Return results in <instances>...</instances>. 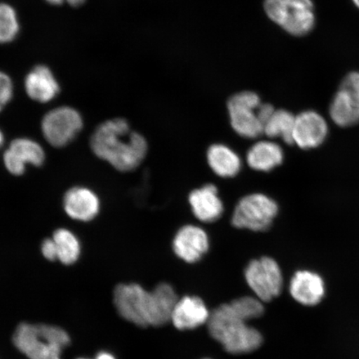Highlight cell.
<instances>
[{
	"label": "cell",
	"instance_id": "1",
	"mask_svg": "<svg viewBox=\"0 0 359 359\" xmlns=\"http://www.w3.org/2000/svg\"><path fill=\"white\" fill-rule=\"evenodd\" d=\"M90 148L98 159L118 172H128L140 165L147 154L146 138L133 131L127 120H107L94 130Z\"/></svg>",
	"mask_w": 359,
	"mask_h": 359
},
{
	"label": "cell",
	"instance_id": "2",
	"mask_svg": "<svg viewBox=\"0 0 359 359\" xmlns=\"http://www.w3.org/2000/svg\"><path fill=\"white\" fill-rule=\"evenodd\" d=\"M177 302L176 292L167 283L157 285L151 292L137 284H121L114 293V302L120 316L139 327L168 324Z\"/></svg>",
	"mask_w": 359,
	"mask_h": 359
},
{
	"label": "cell",
	"instance_id": "3",
	"mask_svg": "<svg viewBox=\"0 0 359 359\" xmlns=\"http://www.w3.org/2000/svg\"><path fill=\"white\" fill-rule=\"evenodd\" d=\"M208 325L210 334L228 353H248L262 346L260 332L238 317L230 304H222L210 313Z\"/></svg>",
	"mask_w": 359,
	"mask_h": 359
},
{
	"label": "cell",
	"instance_id": "4",
	"mask_svg": "<svg viewBox=\"0 0 359 359\" xmlns=\"http://www.w3.org/2000/svg\"><path fill=\"white\" fill-rule=\"evenodd\" d=\"M13 342L29 359H60L70 338L60 327L22 323L17 327Z\"/></svg>",
	"mask_w": 359,
	"mask_h": 359
},
{
	"label": "cell",
	"instance_id": "5",
	"mask_svg": "<svg viewBox=\"0 0 359 359\" xmlns=\"http://www.w3.org/2000/svg\"><path fill=\"white\" fill-rule=\"evenodd\" d=\"M264 8L269 20L298 37L311 33L316 25L312 0H264Z\"/></svg>",
	"mask_w": 359,
	"mask_h": 359
},
{
	"label": "cell",
	"instance_id": "6",
	"mask_svg": "<svg viewBox=\"0 0 359 359\" xmlns=\"http://www.w3.org/2000/svg\"><path fill=\"white\" fill-rule=\"evenodd\" d=\"M279 212L275 200L262 193L247 195L238 202L231 222L238 229L253 231L268 230Z\"/></svg>",
	"mask_w": 359,
	"mask_h": 359
},
{
	"label": "cell",
	"instance_id": "7",
	"mask_svg": "<svg viewBox=\"0 0 359 359\" xmlns=\"http://www.w3.org/2000/svg\"><path fill=\"white\" fill-rule=\"evenodd\" d=\"M80 112L69 106H61L48 111L41 121L43 137L53 147L62 148L71 144L83 128Z\"/></svg>",
	"mask_w": 359,
	"mask_h": 359
},
{
	"label": "cell",
	"instance_id": "8",
	"mask_svg": "<svg viewBox=\"0 0 359 359\" xmlns=\"http://www.w3.org/2000/svg\"><path fill=\"white\" fill-rule=\"evenodd\" d=\"M262 104L258 94L241 92L233 95L227 102L231 128L241 137L257 138L263 133V124L258 109Z\"/></svg>",
	"mask_w": 359,
	"mask_h": 359
},
{
	"label": "cell",
	"instance_id": "9",
	"mask_svg": "<svg viewBox=\"0 0 359 359\" xmlns=\"http://www.w3.org/2000/svg\"><path fill=\"white\" fill-rule=\"evenodd\" d=\"M245 278L251 290L263 302L278 297L283 289V276L275 259L262 257L251 260L246 266Z\"/></svg>",
	"mask_w": 359,
	"mask_h": 359
},
{
	"label": "cell",
	"instance_id": "10",
	"mask_svg": "<svg viewBox=\"0 0 359 359\" xmlns=\"http://www.w3.org/2000/svg\"><path fill=\"white\" fill-rule=\"evenodd\" d=\"M332 120L339 127L359 123V73L352 72L339 85L330 107Z\"/></svg>",
	"mask_w": 359,
	"mask_h": 359
},
{
	"label": "cell",
	"instance_id": "11",
	"mask_svg": "<svg viewBox=\"0 0 359 359\" xmlns=\"http://www.w3.org/2000/svg\"><path fill=\"white\" fill-rule=\"evenodd\" d=\"M46 161L43 147L37 141L29 137L13 139L4 152V168L13 176L20 177L26 172L27 165L42 167Z\"/></svg>",
	"mask_w": 359,
	"mask_h": 359
},
{
	"label": "cell",
	"instance_id": "12",
	"mask_svg": "<svg viewBox=\"0 0 359 359\" xmlns=\"http://www.w3.org/2000/svg\"><path fill=\"white\" fill-rule=\"evenodd\" d=\"M100 196L91 188L78 186L71 187L62 198L65 212L74 221L88 223L93 222L101 212Z\"/></svg>",
	"mask_w": 359,
	"mask_h": 359
},
{
	"label": "cell",
	"instance_id": "13",
	"mask_svg": "<svg viewBox=\"0 0 359 359\" xmlns=\"http://www.w3.org/2000/svg\"><path fill=\"white\" fill-rule=\"evenodd\" d=\"M209 247L208 233L193 224H187L179 229L172 242L175 255L189 264L199 262L208 253Z\"/></svg>",
	"mask_w": 359,
	"mask_h": 359
},
{
	"label": "cell",
	"instance_id": "14",
	"mask_svg": "<svg viewBox=\"0 0 359 359\" xmlns=\"http://www.w3.org/2000/svg\"><path fill=\"white\" fill-rule=\"evenodd\" d=\"M327 135L326 121L314 111H305L295 116L293 133L294 144L302 149L320 146Z\"/></svg>",
	"mask_w": 359,
	"mask_h": 359
},
{
	"label": "cell",
	"instance_id": "15",
	"mask_svg": "<svg viewBox=\"0 0 359 359\" xmlns=\"http://www.w3.org/2000/svg\"><path fill=\"white\" fill-rule=\"evenodd\" d=\"M290 293L300 304L304 306H316L325 297V281L317 273L299 271L292 277Z\"/></svg>",
	"mask_w": 359,
	"mask_h": 359
},
{
	"label": "cell",
	"instance_id": "16",
	"mask_svg": "<svg viewBox=\"0 0 359 359\" xmlns=\"http://www.w3.org/2000/svg\"><path fill=\"white\" fill-rule=\"evenodd\" d=\"M25 88L30 100L39 103L52 102L60 93L55 74L47 66L39 65L27 74Z\"/></svg>",
	"mask_w": 359,
	"mask_h": 359
},
{
	"label": "cell",
	"instance_id": "17",
	"mask_svg": "<svg viewBox=\"0 0 359 359\" xmlns=\"http://www.w3.org/2000/svg\"><path fill=\"white\" fill-rule=\"evenodd\" d=\"M210 313L203 300L196 296L178 299L170 321L179 330H191L208 324Z\"/></svg>",
	"mask_w": 359,
	"mask_h": 359
},
{
	"label": "cell",
	"instance_id": "18",
	"mask_svg": "<svg viewBox=\"0 0 359 359\" xmlns=\"http://www.w3.org/2000/svg\"><path fill=\"white\" fill-rule=\"evenodd\" d=\"M193 214L205 223L217 221L224 212V205L217 187L208 184L192 191L188 197Z\"/></svg>",
	"mask_w": 359,
	"mask_h": 359
},
{
	"label": "cell",
	"instance_id": "19",
	"mask_svg": "<svg viewBox=\"0 0 359 359\" xmlns=\"http://www.w3.org/2000/svg\"><path fill=\"white\" fill-rule=\"evenodd\" d=\"M247 163L257 172H271L284 161V151L272 141H259L251 147L246 155Z\"/></svg>",
	"mask_w": 359,
	"mask_h": 359
},
{
	"label": "cell",
	"instance_id": "20",
	"mask_svg": "<svg viewBox=\"0 0 359 359\" xmlns=\"http://www.w3.org/2000/svg\"><path fill=\"white\" fill-rule=\"evenodd\" d=\"M206 158L210 169L218 177L231 178L236 176L242 167L241 157L231 147L213 144L208 148Z\"/></svg>",
	"mask_w": 359,
	"mask_h": 359
},
{
	"label": "cell",
	"instance_id": "21",
	"mask_svg": "<svg viewBox=\"0 0 359 359\" xmlns=\"http://www.w3.org/2000/svg\"><path fill=\"white\" fill-rule=\"evenodd\" d=\"M52 238L56 245L57 260L65 266L77 262L81 255V243L74 232L69 229L60 228L53 232Z\"/></svg>",
	"mask_w": 359,
	"mask_h": 359
},
{
	"label": "cell",
	"instance_id": "22",
	"mask_svg": "<svg viewBox=\"0 0 359 359\" xmlns=\"http://www.w3.org/2000/svg\"><path fill=\"white\" fill-rule=\"evenodd\" d=\"M295 116L290 111L276 110L266 123L264 126L263 133L269 138L280 137L288 144H294L293 133Z\"/></svg>",
	"mask_w": 359,
	"mask_h": 359
},
{
	"label": "cell",
	"instance_id": "23",
	"mask_svg": "<svg viewBox=\"0 0 359 359\" xmlns=\"http://www.w3.org/2000/svg\"><path fill=\"white\" fill-rule=\"evenodd\" d=\"M17 13L10 4L0 3V44L11 43L20 32Z\"/></svg>",
	"mask_w": 359,
	"mask_h": 359
},
{
	"label": "cell",
	"instance_id": "24",
	"mask_svg": "<svg viewBox=\"0 0 359 359\" xmlns=\"http://www.w3.org/2000/svg\"><path fill=\"white\" fill-rule=\"evenodd\" d=\"M230 305L236 316L246 322L262 317L264 313L263 302L252 296L233 300Z\"/></svg>",
	"mask_w": 359,
	"mask_h": 359
},
{
	"label": "cell",
	"instance_id": "25",
	"mask_svg": "<svg viewBox=\"0 0 359 359\" xmlns=\"http://www.w3.org/2000/svg\"><path fill=\"white\" fill-rule=\"evenodd\" d=\"M13 91H15V87L10 76L0 71V112L11 102Z\"/></svg>",
	"mask_w": 359,
	"mask_h": 359
},
{
	"label": "cell",
	"instance_id": "26",
	"mask_svg": "<svg viewBox=\"0 0 359 359\" xmlns=\"http://www.w3.org/2000/svg\"><path fill=\"white\" fill-rule=\"evenodd\" d=\"M41 251L45 259L50 262H55L57 259L56 245L53 238H47L42 242Z\"/></svg>",
	"mask_w": 359,
	"mask_h": 359
},
{
	"label": "cell",
	"instance_id": "27",
	"mask_svg": "<svg viewBox=\"0 0 359 359\" xmlns=\"http://www.w3.org/2000/svg\"><path fill=\"white\" fill-rule=\"evenodd\" d=\"M46 1L53 6H61L65 3L69 4L71 6H79L86 0H46Z\"/></svg>",
	"mask_w": 359,
	"mask_h": 359
},
{
	"label": "cell",
	"instance_id": "28",
	"mask_svg": "<svg viewBox=\"0 0 359 359\" xmlns=\"http://www.w3.org/2000/svg\"><path fill=\"white\" fill-rule=\"evenodd\" d=\"M4 142H6V138H4V133L0 129V149L4 147Z\"/></svg>",
	"mask_w": 359,
	"mask_h": 359
},
{
	"label": "cell",
	"instance_id": "29",
	"mask_svg": "<svg viewBox=\"0 0 359 359\" xmlns=\"http://www.w3.org/2000/svg\"><path fill=\"white\" fill-rule=\"evenodd\" d=\"M353 2L359 8V0H353Z\"/></svg>",
	"mask_w": 359,
	"mask_h": 359
},
{
	"label": "cell",
	"instance_id": "30",
	"mask_svg": "<svg viewBox=\"0 0 359 359\" xmlns=\"http://www.w3.org/2000/svg\"><path fill=\"white\" fill-rule=\"evenodd\" d=\"M204 359H210V358H204Z\"/></svg>",
	"mask_w": 359,
	"mask_h": 359
},
{
	"label": "cell",
	"instance_id": "31",
	"mask_svg": "<svg viewBox=\"0 0 359 359\" xmlns=\"http://www.w3.org/2000/svg\"><path fill=\"white\" fill-rule=\"evenodd\" d=\"M79 359H83V358H79Z\"/></svg>",
	"mask_w": 359,
	"mask_h": 359
}]
</instances>
